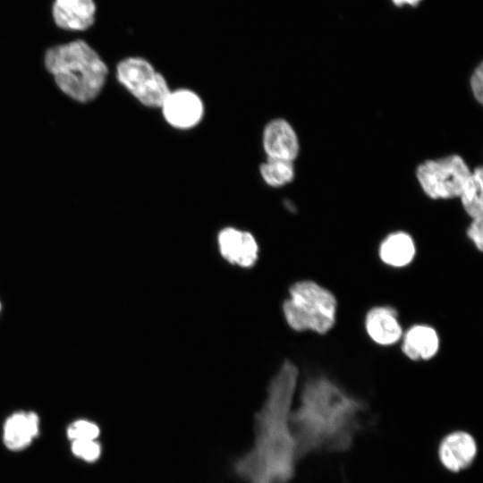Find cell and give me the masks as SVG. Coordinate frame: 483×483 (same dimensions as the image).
I'll return each mask as SVG.
<instances>
[{"label": "cell", "instance_id": "6da1fadb", "mask_svg": "<svg viewBox=\"0 0 483 483\" xmlns=\"http://www.w3.org/2000/svg\"><path fill=\"white\" fill-rule=\"evenodd\" d=\"M297 379V367L286 360L270 381L267 400L256 414L255 445L235 464L249 483H288L294 475L299 456L290 416Z\"/></svg>", "mask_w": 483, "mask_h": 483}, {"label": "cell", "instance_id": "7a4b0ae2", "mask_svg": "<svg viewBox=\"0 0 483 483\" xmlns=\"http://www.w3.org/2000/svg\"><path fill=\"white\" fill-rule=\"evenodd\" d=\"M366 403L328 377H309L301 389L300 405L290 424L299 458L318 451L343 452L361 429Z\"/></svg>", "mask_w": 483, "mask_h": 483}, {"label": "cell", "instance_id": "3957f363", "mask_svg": "<svg viewBox=\"0 0 483 483\" xmlns=\"http://www.w3.org/2000/svg\"><path fill=\"white\" fill-rule=\"evenodd\" d=\"M44 65L57 88L81 104L93 101L99 96L108 76L105 61L82 39L49 47L44 55Z\"/></svg>", "mask_w": 483, "mask_h": 483}, {"label": "cell", "instance_id": "277c9868", "mask_svg": "<svg viewBox=\"0 0 483 483\" xmlns=\"http://www.w3.org/2000/svg\"><path fill=\"white\" fill-rule=\"evenodd\" d=\"M336 305L330 291L313 281L303 280L291 286L283 311L292 329L326 334L335 325Z\"/></svg>", "mask_w": 483, "mask_h": 483}, {"label": "cell", "instance_id": "5b68a950", "mask_svg": "<svg viewBox=\"0 0 483 483\" xmlns=\"http://www.w3.org/2000/svg\"><path fill=\"white\" fill-rule=\"evenodd\" d=\"M470 174L464 159L456 154L426 160L416 169L420 188L433 199L459 198Z\"/></svg>", "mask_w": 483, "mask_h": 483}, {"label": "cell", "instance_id": "8992f818", "mask_svg": "<svg viewBox=\"0 0 483 483\" xmlns=\"http://www.w3.org/2000/svg\"><path fill=\"white\" fill-rule=\"evenodd\" d=\"M118 82L140 104L160 108L170 92L165 78L145 58L129 56L121 60L115 68Z\"/></svg>", "mask_w": 483, "mask_h": 483}, {"label": "cell", "instance_id": "52a82bcc", "mask_svg": "<svg viewBox=\"0 0 483 483\" xmlns=\"http://www.w3.org/2000/svg\"><path fill=\"white\" fill-rule=\"evenodd\" d=\"M160 109L166 123L178 130H190L203 119L205 107L201 97L193 90H170Z\"/></svg>", "mask_w": 483, "mask_h": 483}, {"label": "cell", "instance_id": "ba28073f", "mask_svg": "<svg viewBox=\"0 0 483 483\" xmlns=\"http://www.w3.org/2000/svg\"><path fill=\"white\" fill-rule=\"evenodd\" d=\"M217 243L220 254L231 264L247 268L253 267L258 259L257 241L247 231L225 227L218 233Z\"/></svg>", "mask_w": 483, "mask_h": 483}, {"label": "cell", "instance_id": "9c48e42d", "mask_svg": "<svg viewBox=\"0 0 483 483\" xmlns=\"http://www.w3.org/2000/svg\"><path fill=\"white\" fill-rule=\"evenodd\" d=\"M263 149L267 157L294 162L300 144L292 126L283 118L271 120L264 128Z\"/></svg>", "mask_w": 483, "mask_h": 483}, {"label": "cell", "instance_id": "30bf717a", "mask_svg": "<svg viewBox=\"0 0 483 483\" xmlns=\"http://www.w3.org/2000/svg\"><path fill=\"white\" fill-rule=\"evenodd\" d=\"M477 452L476 440L465 431H454L446 435L438 446L440 462L452 472L467 469L475 460Z\"/></svg>", "mask_w": 483, "mask_h": 483}, {"label": "cell", "instance_id": "8fae6325", "mask_svg": "<svg viewBox=\"0 0 483 483\" xmlns=\"http://www.w3.org/2000/svg\"><path fill=\"white\" fill-rule=\"evenodd\" d=\"M94 0H54L52 16L55 25L65 30L84 31L95 22Z\"/></svg>", "mask_w": 483, "mask_h": 483}, {"label": "cell", "instance_id": "7c38bea8", "mask_svg": "<svg viewBox=\"0 0 483 483\" xmlns=\"http://www.w3.org/2000/svg\"><path fill=\"white\" fill-rule=\"evenodd\" d=\"M39 433V417L34 411H16L11 414L3 427V441L11 451L28 447Z\"/></svg>", "mask_w": 483, "mask_h": 483}, {"label": "cell", "instance_id": "4fadbf2b", "mask_svg": "<svg viewBox=\"0 0 483 483\" xmlns=\"http://www.w3.org/2000/svg\"><path fill=\"white\" fill-rule=\"evenodd\" d=\"M365 327L369 336L380 345L396 343L402 334L396 311L386 306L371 309L366 316Z\"/></svg>", "mask_w": 483, "mask_h": 483}, {"label": "cell", "instance_id": "5bb4252c", "mask_svg": "<svg viewBox=\"0 0 483 483\" xmlns=\"http://www.w3.org/2000/svg\"><path fill=\"white\" fill-rule=\"evenodd\" d=\"M439 348V338L431 326L416 325L404 335L402 350L412 360H427L433 358Z\"/></svg>", "mask_w": 483, "mask_h": 483}, {"label": "cell", "instance_id": "9a60e30c", "mask_svg": "<svg viewBox=\"0 0 483 483\" xmlns=\"http://www.w3.org/2000/svg\"><path fill=\"white\" fill-rule=\"evenodd\" d=\"M415 244L410 234L395 232L386 236L380 244L379 256L384 263L402 267L413 259Z\"/></svg>", "mask_w": 483, "mask_h": 483}, {"label": "cell", "instance_id": "2e32d148", "mask_svg": "<svg viewBox=\"0 0 483 483\" xmlns=\"http://www.w3.org/2000/svg\"><path fill=\"white\" fill-rule=\"evenodd\" d=\"M466 213L473 219L482 217L483 212V174L480 166L471 174L459 197Z\"/></svg>", "mask_w": 483, "mask_h": 483}, {"label": "cell", "instance_id": "e0dca14e", "mask_svg": "<svg viewBox=\"0 0 483 483\" xmlns=\"http://www.w3.org/2000/svg\"><path fill=\"white\" fill-rule=\"evenodd\" d=\"M262 180L270 187L290 183L295 175L293 162L267 157L259 166Z\"/></svg>", "mask_w": 483, "mask_h": 483}, {"label": "cell", "instance_id": "ac0fdd59", "mask_svg": "<svg viewBox=\"0 0 483 483\" xmlns=\"http://www.w3.org/2000/svg\"><path fill=\"white\" fill-rule=\"evenodd\" d=\"M71 441L73 440H97L100 434L98 426L88 419H77L71 423L66 431Z\"/></svg>", "mask_w": 483, "mask_h": 483}, {"label": "cell", "instance_id": "d6986e66", "mask_svg": "<svg viewBox=\"0 0 483 483\" xmlns=\"http://www.w3.org/2000/svg\"><path fill=\"white\" fill-rule=\"evenodd\" d=\"M71 450L76 457L88 462H96L101 454V446L97 440H73Z\"/></svg>", "mask_w": 483, "mask_h": 483}, {"label": "cell", "instance_id": "ffe728a7", "mask_svg": "<svg viewBox=\"0 0 483 483\" xmlns=\"http://www.w3.org/2000/svg\"><path fill=\"white\" fill-rule=\"evenodd\" d=\"M470 86L473 97L481 104L483 101V65L479 63L473 70L470 78Z\"/></svg>", "mask_w": 483, "mask_h": 483}, {"label": "cell", "instance_id": "44dd1931", "mask_svg": "<svg viewBox=\"0 0 483 483\" xmlns=\"http://www.w3.org/2000/svg\"><path fill=\"white\" fill-rule=\"evenodd\" d=\"M482 226V217L473 218L466 232L468 238L479 251L482 250L483 247Z\"/></svg>", "mask_w": 483, "mask_h": 483}, {"label": "cell", "instance_id": "7402d4cb", "mask_svg": "<svg viewBox=\"0 0 483 483\" xmlns=\"http://www.w3.org/2000/svg\"><path fill=\"white\" fill-rule=\"evenodd\" d=\"M396 6H415L419 4L422 0H391Z\"/></svg>", "mask_w": 483, "mask_h": 483}, {"label": "cell", "instance_id": "603a6c76", "mask_svg": "<svg viewBox=\"0 0 483 483\" xmlns=\"http://www.w3.org/2000/svg\"><path fill=\"white\" fill-rule=\"evenodd\" d=\"M0 312H1V302H0Z\"/></svg>", "mask_w": 483, "mask_h": 483}]
</instances>
